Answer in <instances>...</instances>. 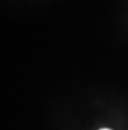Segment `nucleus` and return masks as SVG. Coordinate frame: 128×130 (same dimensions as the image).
<instances>
[{"instance_id": "1", "label": "nucleus", "mask_w": 128, "mask_h": 130, "mask_svg": "<svg viewBox=\"0 0 128 130\" xmlns=\"http://www.w3.org/2000/svg\"><path fill=\"white\" fill-rule=\"evenodd\" d=\"M101 130H110V129H101Z\"/></svg>"}]
</instances>
